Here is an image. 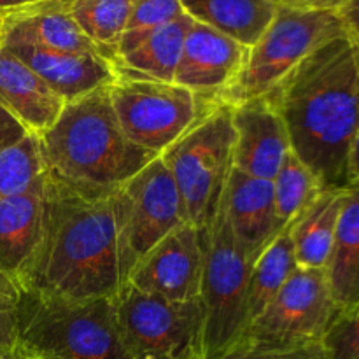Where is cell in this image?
I'll use <instances>...</instances> for the list:
<instances>
[{"instance_id":"obj_30","label":"cell","mask_w":359,"mask_h":359,"mask_svg":"<svg viewBox=\"0 0 359 359\" xmlns=\"http://www.w3.org/2000/svg\"><path fill=\"white\" fill-rule=\"evenodd\" d=\"M20 304L18 280L0 272V353L20 346Z\"/></svg>"},{"instance_id":"obj_6","label":"cell","mask_w":359,"mask_h":359,"mask_svg":"<svg viewBox=\"0 0 359 359\" xmlns=\"http://www.w3.org/2000/svg\"><path fill=\"white\" fill-rule=\"evenodd\" d=\"M109 98L123 132L133 144L161 156L198 119L221 102L193 93L177 83L151 79L116 65Z\"/></svg>"},{"instance_id":"obj_20","label":"cell","mask_w":359,"mask_h":359,"mask_svg":"<svg viewBox=\"0 0 359 359\" xmlns=\"http://www.w3.org/2000/svg\"><path fill=\"white\" fill-rule=\"evenodd\" d=\"M182 9L245 48H252L277 13V0H181Z\"/></svg>"},{"instance_id":"obj_18","label":"cell","mask_w":359,"mask_h":359,"mask_svg":"<svg viewBox=\"0 0 359 359\" xmlns=\"http://www.w3.org/2000/svg\"><path fill=\"white\" fill-rule=\"evenodd\" d=\"M0 104L28 133L41 135L58 119L67 102L27 63L0 46Z\"/></svg>"},{"instance_id":"obj_23","label":"cell","mask_w":359,"mask_h":359,"mask_svg":"<svg viewBox=\"0 0 359 359\" xmlns=\"http://www.w3.org/2000/svg\"><path fill=\"white\" fill-rule=\"evenodd\" d=\"M193 21L191 16L182 14L177 20L156 28L140 39L130 51L119 55L116 65L151 79L174 83L184 37Z\"/></svg>"},{"instance_id":"obj_12","label":"cell","mask_w":359,"mask_h":359,"mask_svg":"<svg viewBox=\"0 0 359 359\" xmlns=\"http://www.w3.org/2000/svg\"><path fill=\"white\" fill-rule=\"evenodd\" d=\"M203 276V231L184 223L161 238L130 270L125 283L165 300L200 298Z\"/></svg>"},{"instance_id":"obj_27","label":"cell","mask_w":359,"mask_h":359,"mask_svg":"<svg viewBox=\"0 0 359 359\" xmlns=\"http://www.w3.org/2000/svg\"><path fill=\"white\" fill-rule=\"evenodd\" d=\"M44 175V158L34 133L0 151V200L27 191Z\"/></svg>"},{"instance_id":"obj_37","label":"cell","mask_w":359,"mask_h":359,"mask_svg":"<svg viewBox=\"0 0 359 359\" xmlns=\"http://www.w3.org/2000/svg\"><path fill=\"white\" fill-rule=\"evenodd\" d=\"M0 359H35L34 356L27 353L21 346L14 347V349L6 351V353H0Z\"/></svg>"},{"instance_id":"obj_15","label":"cell","mask_w":359,"mask_h":359,"mask_svg":"<svg viewBox=\"0 0 359 359\" xmlns=\"http://www.w3.org/2000/svg\"><path fill=\"white\" fill-rule=\"evenodd\" d=\"M228 224L251 265L284 230L276 209L272 181L231 170L223 195Z\"/></svg>"},{"instance_id":"obj_25","label":"cell","mask_w":359,"mask_h":359,"mask_svg":"<svg viewBox=\"0 0 359 359\" xmlns=\"http://www.w3.org/2000/svg\"><path fill=\"white\" fill-rule=\"evenodd\" d=\"M81 30L116 60L133 0H65Z\"/></svg>"},{"instance_id":"obj_17","label":"cell","mask_w":359,"mask_h":359,"mask_svg":"<svg viewBox=\"0 0 359 359\" xmlns=\"http://www.w3.org/2000/svg\"><path fill=\"white\" fill-rule=\"evenodd\" d=\"M9 44H30L55 51L93 53L116 62L81 30L65 0H44L4 14L0 46Z\"/></svg>"},{"instance_id":"obj_3","label":"cell","mask_w":359,"mask_h":359,"mask_svg":"<svg viewBox=\"0 0 359 359\" xmlns=\"http://www.w3.org/2000/svg\"><path fill=\"white\" fill-rule=\"evenodd\" d=\"M39 137L46 172L70 186L116 191L154 160L123 132L107 88L67 102Z\"/></svg>"},{"instance_id":"obj_1","label":"cell","mask_w":359,"mask_h":359,"mask_svg":"<svg viewBox=\"0 0 359 359\" xmlns=\"http://www.w3.org/2000/svg\"><path fill=\"white\" fill-rule=\"evenodd\" d=\"M114 191L70 186L46 172L39 244L21 272V291L88 300L114 297L123 286Z\"/></svg>"},{"instance_id":"obj_11","label":"cell","mask_w":359,"mask_h":359,"mask_svg":"<svg viewBox=\"0 0 359 359\" xmlns=\"http://www.w3.org/2000/svg\"><path fill=\"white\" fill-rule=\"evenodd\" d=\"M339 311L326 270L297 266L238 342L262 347L321 344Z\"/></svg>"},{"instance_id":"obj_36","label":"cell","mask_w":359,"mask_h":359,"mask_svg":"<svg viewBox=\"0 0 359 359\" xmlns=\"http://www.w3.org/2000/svg\"><path fill=\"white\" fill-rule=\"evenodd\" d=\"M39 2H44V0H0V14L13 13V11L23 9V7L35 6Z\"/></svg>"},{"instance_id":"obj_22","label":"cell","mask_w":359,"mask_h":359,"mask_svg":"<svg viewBox=\"0 0 359 359\" xmlns=\"http://www.w3.org/2000/svg\"><path fill=\"white\" fill-rule=\"evenodd\" d=\"M344 196H346V188L325 189L293 221L291 237H293L294 258L298 266L326 269L335 242Z\"/></svg>"},{"instance_id":"obj_16","label":"cell","mask_w":359,"mask_h":359,"mask_svg":"<svg viewBox=\"0 0 359 359\" xmlns=\"http://www.w3.org/2000/svg\"><path fill=\"white\" fill-rule=\"evenodd\" d=\"M27 63L65 102L107 88L116 79V62L93 53H69L30 44L4 46Z\"/></svg>"},{"instance_id":"obj_29","label":"cell","mask_w":359,"mask_h":359,"mask_svg":"<svg viewBox=\"0 0 359 359\" xmlns=\"http://www.w3.org/2000/svg\"><path fill=\"white\" fill-rule=\"evenodd\" d=\"M321 344L326 359H359V304L340 309Z\"/></svg>"},{"instance_id":"obj_10","label":"cell","mask_w":359,"mask_h":359,"mask_svg":"<svg viewBox=\"0 0 359 359\" xmlns=\"http://www.w3.org/2000/svg\"><path fill=\"white\" fill-rule=\"evenodd\" d=\"M112 202L125 284L139 259L170 231L188 223V216L174 177L160 156L119 186Z\"/></svg>"},{"instance_id":"obj_19","label":"cell","mask_w":359,"mask_h":359,"mask_svg":"<svg viewBox=\"0 0 359 359\" xmlns=\"http://www.w3.org/2000/svg\"><path fill=\"white\" fill-rule=\"evenodd\" d=\"M46 175L20 195L0 200V272L20 279L39 244Z\"/></svg>"},{"instance_id":"obj_24","label":"cell","mask_w":359,"mask_h":359,"mask_svg":"<svg viewBox=\"0 0 359 359\" xmlns=\"http://www.w3.org/2000/svg\"><path fill=\"white\" fill-rule=\"evenodd\" d=\"M291 226H293V221L286 224L279 237L266 248V251L252 265L248 294L249 323L262 314L263 309L270 304V300L279 293L280 287L290 279L291 273L297 270L298 265L297 258H294Z\"/></svg>"},{"instance_id":"obj_39","label":"cell","mask_w":359,"mask_h":359,"mask_svg":"<svg viewBox=\"0 0 359 359\" xmlns=\"http://www.w3.org/2000/svg\"><path fill=\"white\" fill-rule=\"evenodd\" d=\"M358 84H359V46H358Z\"/></svg>"},{"instance_id":"obj_26","label":"cell","mask_w":359,"mask_h":359,"mask_svg":"<svg viewBox=\"0 0 359 359\" xmlns=\"http://www.w3.org/2000/svg\"><path fill=\"white\" fill-rule=\"evenodd\" d=\"M272 184L277 216L284 226L297 219L318 198L319 193L325 191L311 168L293 151L284 156Z\"/></svg>"},{"instance_id":"obj_9","label":"cell","mask_w":359,"mask_h":359,"mask_svg":"<svg viewBox=\"0 0 359 359\" xmlns=\"http://www.w3.org/2000/svg\"><path fill=\"white\" fill-rule=\"evenodd\" d=\"M114 312L130 359H205L200 298L165 300L125 283L114 294Z\"/></svg>"},{"instance_id":"obj_4","label":"cell","mask_w":359,"mask_h":359,"mask_svg":"<svg viewBox=\"0 0 359 359\" xmlns=\"http://www.w3.org/2000/svg\"><path fill=\"white\" fill-rule=\"evenodd\" d=\"M20 346L35 359H130L114 297L67 300L21 291Z\"/></svg>"},{"instance_id":"obj_13","label":"cell","mask_w":359,"mask_h":359,"mask_svg":"<svg viewBox=\"0 0 359 359\" xmlns=\"http://www.w3.org/2000/svg\"><path fill=\"white\" fill-rule=\"evenodd\" d=\"M249 48L193 21L182 44L174 83L209 100L221 102L241 74Z\"/></svg>"},{"instance_id":"obj_38","label":"cell","mask_w":359,"mask_h":359,"mask_svg":"<svg viewBox=\"0 0 359 359\" xmlns=\"http://www.w3.org/2000/svg\"><path fill=\"white\" fill-rule=\"evenodd\" d=\"M2 23H4V14H0V44H2Z\"/></svg>"},{"instance_id":"obj_33","label":"cell","mask_w":359,"mask_h":359,"mask_svg":"<svg viewBox=\"0 0 359 359\" xmlns=\"http://www.w3.org/2000/svg\"><path fill=\"white\" fill-rule=\"evenodd\" d=\"M337 14L346 32V37L359 46V0H346Z\"/></svg>"},{"instance_id":"obj_5","label":"cell","mask_w":359,"mask_h":359,"mask_svg":"<svg viewBox=\"0 0 359 359\" xmlns=\"http://www.w3.org/2000/svg\"><path fill=\"white\" fill-rule=\"evenodd\" d=\"M233 151L231 105L221 102L160 156L181 193L188 223L198 230L205 231L219 209L233 170Z\"/></svg>"},{"instance_id":"obj_40","label":"cell","mask_w":359,"mask_h":359,"mask_svg":"<svg viewBox=\"0 0 359 359\" xmlns=\"http://www.w3.org/2000/svg\"><path fill=\"white\" fill-rule=\"evenodd\" d=\"M198 359H203V358H198Z\"/></svg>"},{"instance_id":"obj_14","label":"cell","mask_w":359,"mask_h":359,"mask_svg":"<svg viewBox=\"0 0 359 359\" xmlns=\"http://www.w3.org/2000/svg\"><path fill=\"white\" fill-rule=\"evenodd\" d=\"M235 128L233 168L245 175L273 181L291 151L283 118L266 97L231 105Z\"/></svg>"},{"instance_id":"obj_7","label":"cell","mask_w":359,"mask_h":359,"mask_svg":"<svg viewBox=\"0 0 359 359\" xmlns=\"http://www.w3.org/2000/svg\"><path fill=\"white\" fill-rule=\"evenodd\" d=\"M252 265L228 224L224 203L203 231V349L212 359L233 347L248 328V294Z\"/></svg>"},{"instance_id":"obj_35","label":"cell","mask_w":359,"mask_h":359,"mask_svg":"<svg viewBox=\"0 0 359 359\" xmlns=\"http://www.w3.org/2000/svg\"><path fill=\"white\" fill-rule=\"evenodd\" d=\"M347 177L351 184H359V123L356 133H354L353 144L349 151V165H347Z\"/></svg>"},{"instance_id":"obj_21","label":"cell","mask_w":359,"mask_h":359,"mask_svg":"<svg viewBox=\"0 0 359 359\" xmlns=\"http://www.w3.org/2000/svg\"><path fill=\"white\" fill-rule=\"evenodd\" d=\"M330 290L340 309L359 304V184L346 188L335 242L326 265Z\"/></svg>"},{"instance_id":"obj_34","label":"cell","mask_w":359,"mask_h":359,"mask_svg":"<svg viewBox=\"0 0 359 359\" xmlns=\"http://www.w3.org/2000/svg\"><path fill=\"white\" fill-rule=\"evenodd\" d=\"M346 0H277L283 7L298 11H328V13H339L340 7Z\"/></svg>"},{"instance_id":"obj_2","label":"cell","mask_w":359,"mask_h":359,"mask_svg":"<svg viewBox=\"0 0 359 359\" xmlns=\"http://www.w3.org/2000/svg\"><path fill=\"white\" fill-rule=\"evenodd\" d=\"M286 126L291 151L323 189L349 186V151L359 123L358 46L333 39L265 95Z\"/></svg>"},{"instance_id":"obj_28","label":"cell","mask_w":359,"mask_h":359,"mask_svg":"<svg viewBox=\"0 0 359 359\" xmlns=\"http://www.w3.org/2000/svg\"><path fill=\"white\" fill-rule=\"evenodd\" d=\"M182 14L186 13L181 0H133L125 34L116 48V58L130 51L147 34L177 20Z\"/></svg>"},{"instance_id":"obj_32","label":"cell","mask_w":359,"mask_h":359,"mask_svg":"<svg viewBox=\"0 0 359 359\" xmlns=\"http://www.w3.org/2000/svg\"><path fill=\"white\" fill-rule=\"evenodd\" d=\"M27 135L28 132L25 130V126L0 104V151L20 142Z\"/></svg>"},{"instance_id":"obj_8","label":"cell","mask_w":359,"mask_h":359,"mask_svg":"<svg viewBox=\"0 0 359 359\" xmlns=\"http://www.w3.org/2000/svg\"><path fill=\"white\" fill-rule=\"evenodd\" d=\"M339 37H346V32L337 13L279 6L221 102L233 105L265 97L307 56Z\"/></svg>"},{"instance_id":"obj_31","label":"cell","mask_w":359,"mask_h":359,"mask_svg":"<svg viewBox=\"0 0 359 359\" xmlns=\"http://www.w3.org/2000/svg\"><path fill=\"white\" fill-rule=\"evenodd\" d=\"M212 359H326L323 344H309L297 347H262L237 342Z\"/></svg>"}]
</instances>
